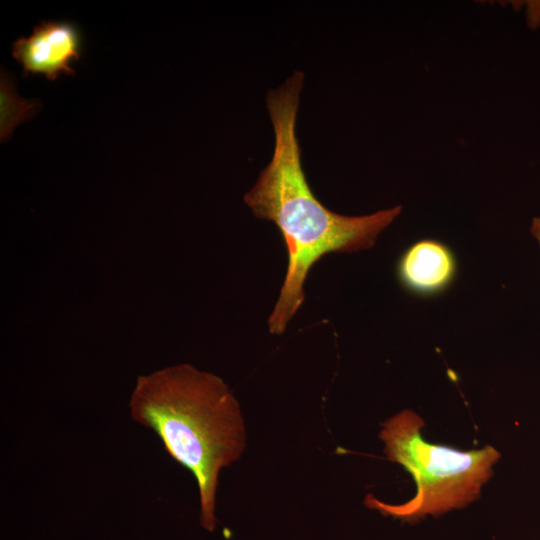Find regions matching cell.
<instances>
[{
  "label": "cell",
  "mask_w": 540,
  "mask_h": 540,
  "mask_svg": "<svg viewBox=\"0 0 540 540\" xmlns=\"http://www.w3.org/2000/svg\"><path fill=\"white\" fill-rule=\"evenodd\" d=\"M304 73L294 71L268 92L266 105L275 142L272 159L261 171L244 202L260 219L279 229L288 265L279 297L268 318L269 331L282 334L304 301V282L312 266L330 253L374 246L379 234L401 213L402 206L361 216H346L325 207L313 194L303 171L296 119Z\"/></svg>",
  "instance_id": "obj_1"
},
{
  "label": "cell",
  "mask_w": 540,
  "mask_h": 540,
  "mask_svg": "<svg viewBox=\"0 0 540 540\" xmlns=\"http://www.w3.org/2000/svg\"><path fill=\"white\" fill-rule=\"evenodd\" d=\"M131 418L151 429L167 453L191 471L200 497V523L216 526L222 468L239 459L246 434L239 404L218 376L190 364L139 376L129 400Z\"/></svg>",
  "instance_id": "obj_2"
},
{
  "label": "cell",
  "mask_w": 540,
  "mask_h": 540,
  "mask_svg": "<svg viewBox=\"0 0 540 540\" xmlns=\"http://www.w3.org/2000/svg\"><path fill=\"white\" fill-rule=\"evenodd\" d=\"M425 422L411 409L387 419L380 438L387 458L403 466L415 483V495L402 504H387L371 494L364 504L404 522L414 523L428 515L440 516L475 501L493 475L501 454L487 445L480 449L457 450L427 442L422 435Z\"/></svg>",
  "instance_id": "obj_3"
},
{
  "label": "cell",
  "mask_w": 540,
  "mask_h": 540,
  "mask_svg": "<svg viewBox=\"0 0 540 540\" xmlns=\"http://www.w3.org/2000/svg\"><path fill=\"white\" fill-rule=\"evenodd\" d=\"M81 53V32L67 21H42L32 35L12 44V55L22 65L24 76L44 74L49 80L61 72L74 75L71 62Z\"/></svg>",
  "instance_id": "obj_4"
},
{
  "label": "cell",
  "mask_w": 540,
  "mask_h": 540,
  "mask_svg": "<svg viewBox=\"0 0 540 540\" xmlns=\"http://www.w3.org/2000/svg\"><path fill=\"white\" fill-rule=\"evenodd\" d=\"M456 273V259L448 246L423 239L409 246L397 265V276L408 291L433 295L446 289Z\"/></svg>",
  "instance_id": "obj_5"
},
{
  "label": "cell",
  "mask_w": 540,
  "mask_h": 540,
  "mask_svg": "<svg viewBox=\"0 0 540 540\" xmlns=\"http://www.w3.org/2000/svg\"><path fill=\"white\" fill-rule=\"evenodd\" d=\"M530 232L532 236L538 241L540 246V216L533 218Z\"/></svg>",
  "instance_id": "obj_6"
}]
</instances>
